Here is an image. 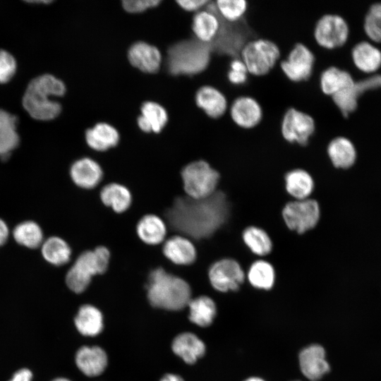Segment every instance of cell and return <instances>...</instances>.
<instances>
[{"label":"cell","mask_w":381,"mask_h":381,"mask_svg":"<svg viewBox=\"0 0 381 381\" xmlns=\"http://www.w3.org/2000/svg\"><path fill=\"white\" fill-rule=\"evenodd\" d=\"M196 106L211 119H218L228 111L229 102L225 95L211 85L200 87L195 94Z\"/></svg>","instance_id":"obj_15"},{"label":"cell","mask_w":381,"mask_h":381,"mask_svg":"<svg viewBox=\"0 0 381 381\" xmlns=\"http://www.w3.org/2000/svg\"><path fill=\"white\" fill-rule=\"evenodd\" d=\"M327 156L336 168L348 169L356 162V151L350 140L337 136L329 141L327 147Z\"/></svg>","instance_id":"obj_26"},{"label":"cell","mask_w":381,"mask_h":381,"mask_svg":"<svg viewBox=\"0 0 381 381\" xmlns=\"http://www.w3.org/2000/svg\"><path fill=\"white\" fill-rule=\"evenodd\" d=\"M242 238L246 246L256 255L265 256L272 251V240L268 234L260 227H247L243 231Z\"/></svg>","instance_id":"obj_35"},{"label":"cell","mask_w":381,"mask_h":381,"mask_svg":"<svg viewBox=\"0 0 381 381\" xmlns=\"http://www.w3.org/2000/svg\"><path fill=\"white\" fill-rule=\"evenodd\" d=\"M286 192L296 200L308 198L314 189V181L305 169H294L284 176Z\"/></svg>","instance_id":"obj_29"},{"label":"cell","mask_w":381,"mask_h":381,"mask_svg":"<svg viewBox=\"0 0 381 381\" xmlns=\"http://www.w3.org/2000/svg\"><path fill=\"white\" fill-rule=\"evenodd\" d=\"M70 175L78 186L84 189H92L102 181L103 171L100 165L94 159L83 157L73 163Z\"/></svg>","instance_id":"obj_20"},{"label":"cell","mask_w":381,"mask_h":381,"mask_svg":"<svg viewBox=\"0 0 381 381\" xmlns=\"http://www.w3.org/2000/svg\"><path fill=\"white\" fill-rule=\"evenodd\" d=\"M315 65V54L308 46L301 42L296 43L279 62L285 77L296 83L309 80L313 76Z\"/></svg>","instance_id":"obj_9"},{"label":"cell","mask_w":381,"mask_h":381,"mask_svg":"<svg viewBox=\"0 0 381 381\" xmlns=\"http://www.w3.org/2000/svg\"><path fill=\"white\" fill-rule=\"evenodd\" d=\"M250 284L259 289H270L275 281V271L271 263L264 260L253 262L248 272Z\"/></svg>","instance_id":"obj_34"},{"label":"cell","mask_w":381,"mask_h":381,"mask_svg":"<svg viewBox=\"0 0 381 381\" xmlns=\"http://www.w3.org/2000/svg\"><path fill=\"white\" fill-rule=\"evenodd\" d=\"M65 92L66 86L61 80L44 74L30 82L23 98V105L33 119L52 120L61 113V106L49 97L62 96Z\"/></svg>","instance_id":"obj_3"},{"label":"cell","mask_w":381,"mask_h":381,"mask_svg":"<svg viewBox=\"0 0 381 381\" xmlns=\"http://www.w3.org/2000/svg\"><path fill=\"white\" fill-rule=\"evenodd\" d=\"M136 233L138 238L147 245L161 243L167 234V226L164 220L153 214L144 215L137 223Z\"/></svg>","instance_id":"obj_28"},{"label":"cell","mask_w":381,"mask_h":381,"mask_svg":"<svg viewBox=\"0 0 381 381\" xmlns=\"http://www.w3.org/2000/svg\"><path fill=\"white\" fill-rule=\"evenodd\" d=\"M188 318L198 326L205 327L211 325L216 315L217 308L213 300L206 296L191 298L188 306Z\"/></svg>","instance_id":"obj_33"},{"label":"cell","mask_w":381,"mask_h":381,"mask_svg":"<svg viewBox=\"0 0 381 381\" xmlns=\"http://www.w3.org/2000/svg\"><path fill=\"white\" fill-rule=\"evenodd\" d=\"M212 58L210 43L197 38L179 41L167 51V68L173 75L193 76L209 68Z\"/></svg>","instance_id":"obj_4"},{"label":"cell","mask_w":381,"mask_h":381,"mask_svg":"<svg viewBox=\"0 0 381 381\" xmlns=\"http://www.w3.org/2000/svg\"><path fill=\"white\" fill-rule=\"evenodd\" d=\"M162 252L168 260L178 265H191L197 257V251L192 241L179 235L168 238L163 245Z\"/></svg>","instance_id":"obj_21"},{"label":"cell","mask_w":381,"mask_h":381,"mask_svg":"<svg viewBox=\"0 0 381 381\" xmlns=\"http://www.w3.org/2000/svg\"><path fill=\"white\" fill-rule=\"evenodd\" d=\"M141 114L138 117V126L145 133H158L162 131L168 121L166 109L159 104L147 101L143 103Z\"/></svg>","instance_id":"obj_25"},{"label":"cell","mask_w":381,"mask_h":381,"mask_svg":"<svg viewBox=\"0 0 381 381\" xmlns=\"http://www.w3.org/2000/svg\"><path fill=\"white\" fill-rule=\"evenodd\" d=\"M364 30L368 37L381 42V3L373 4L365 18Z\"/></svg>","instance_id":"obj_39"},{"label":"cell","mask_w":381,"mask_h":381,"mask_svg":"<svg viewBox=\"0 0 381 381\" xmlns=\"http://www.w3.org/2000/svg\"><path fill=\"white\" fill-rule=\"evenodd\" d=\"M296 381H298V380H296Z\"/></svg>","instance_id":"obj_51"},{"label":"cell","mask_w":381,"mask_h":381,"mask_svg":"<svg viewBox=\"0 0 381 381\" xmlns=\"http://www.w3.org/2000/svg\"><path fill=\"white\" fill-rule=\"evenodd\" d=\"M245 381H265L264 380H262V378L260 377H249Z\"/></svg>","instance_id":"obj_47"},{"label":"cell","mask_w":381,"mask_h":381,"mask_svg":"<svg viewBox=\"0 0 381 381\" xmlns=\"http://www.w3.org/2000/svg\"><path fill=\"white\" fill-rule=\"evenodd\" d=\"M8 236V229L5 222L0 219V246L3 245Z\"/></svg>","instance_id":"obj_45"},{"label":"cell","mask_w":381,"mask_h":381,"mask_svg":"<svg viewBox=\"0 0 381 381\" xmlns=\"http://www.w3.org/2000/svg\"><path fill=\"white\" fill-rule=\"evenodd\" d=\"M42 253L49 262L54 265H62L69 261L71 250L64 240L54 236L48 238L44 243Z\"/></svg>","instance_id":"obj_36"},{"label":"cell","mask_w":381,"mask_h":381,"mask_svg":"<svg viewBox=\"0 0 381 381\" xmlns=\"http://www.w3.org/2000/svg\"><path fill=\"white\" fill-rule=\"evenodd\" d=\"M110 257L109 250L104 246L83 252L66 274L68 287L76 294L83 292L93 276L102 274L107 270Z\"/></svg>","instance_id":"obj_5"},{"label":"cell","mask_w":381,"mask_h":381,"mask_svg":"<svg viewBox=\"0 0 381 381\" xmlns=\"http://www.w3.org/2000/svg\"><path fill=\"white\" fill-rule=\"evenodd\" d=\"M52 381H71V380L65 377H57L53 380Z\"/></svg>","instance_id":"obj_48"},{"label":"cell","mask_w":381,"mask_h":381,"mask_svg":"<svg viewBox=\"0 0 381 381\" xmlns=\"http://www.w3.org/2000/svg\"><path fill=\"white\" fill-rule=\"evenodd\" d=\"M220 28V20L213 1L205 9L196 12L192 20L194 37L201 42L210 43L216 37Z\"/></svg>","instance_id":"obj_17"},{"label":"cell","mask_w":381,"mask_h":381,"mask_svg":"<svg viewBox=\"0 0 381 381\" xmlns=\"http://www.w3.org/2000/svg\"><path fill=\"white\" fill-rule=\"evenodd\" d=\"M183 187L187 196L204 199L212 195L218 185L220 174L206 161H193L185 166L181 172Z\"/></svg>","instance_id":"obj_8"},{"label":"cell","mask_w":381,"mask_h":381,"mask_svg":"<svg viewBox=\"0 0 381 381\" xmlns=\"http://www.w3.org/2000/svg\"><path fill=\"white\" fill-rule=\"evenodd\" d=\"M212 287L221 292L236 291L243 283L245 273L240 264L231 258H223L214 262L208 271Z\"/></svg>","instance_id":"obj_13"},{"label":"cell","mask_w":381,"mask_h":381,"mask_svg":"<svg viewBox=\"0 0 381 381\" xmlns=\"http://www.w3.org/2000/svg\"><path fill=\"white\" fill-rule=\"evenodd\" d=\"M32 372L28 368H22L16 371L9 381H31Z\"/></svg>","instance_id":"obj_44"},{"label":"cell","mask_w":381,"mask_h":381,"mask_svg":"<svg viewBox=\"0 0 381 381\" xmlns=\"http://www.w3.org/2000/svg\"><path fill=\"white\" fill-rule=\"evenodd\" d=\"M160 3L159 0H125L122 6L127 12L136 13L157 6Z\"/></svg>","instance_id":"obj_41"},{"label":"cell","mask_w":381,"mask_h":381,"mask_svg":"<svg viewBox=\"0 0 381 381\" xmlns=\"http://www.w3.org/2000/svg\"><path fill=\"white\" fill-rule=\"evenodd\" d=\"M159 381H184L183 378L176 374L167 373L164 375Z\"/></svg>","instance_id":"obj_46"},{"label":"cell","mask_w":381,"mask_h":381,"mask_svg":"<svg viewBox=\"0 0 381 381\" xmlns=\"http://www.w3.org/2000/svg\"><path fill=\"white\" fill-rule=\"evenodd\" d=\"M16 71V62L13 56L5 50H0V83L9 81Z\"/></svg>","instance_id":"obj_40"},{"label":"cell","mask_w":381,"mask_h":381,"mask_svg":"<svg viewBox=\"0 0 381 381\" xmlns=\"http://www.w3.org/2000/svg\"><path fill=\"white\" fill-rule=\"evenodd\" d=\"M13 236L21 245L30 248L38 247L42 241V232L40 227L31 221L24 222L15 228Z\"/></svg>","instance_id":"obj_37"},{"label":"cell","mask_w":381,"mask_h":381,"mask_svg":"<svg viewBox=\"0 0 381 381\" xmlns=\"http://www.w3.org/2000/svg\"><path fill=\"white\" fill-rule=\"evenodd\" d=\"M100 199L105 206L110 207L116 213H122L130 207L132 195L125 186L110 183L101 190Z\"/></svg>","instance_id":"obj_30"},{"label":"cell","mask_w":381,"mask_h":381,"mask_svg":"<svg viewBox=\"0 0 381 381\" xmlns=\"http://www.w3.org/2000/svg\"><path fill=\"white\" fill-rule=\"evenodd\" d=\"M210 0H179L177 1V4L183 10L187 11H195L198 12L205 8Z\"/></svg>","instance_id":"obj_43"},{"label":"cell","mask_w":381,"mask_h":381,"mask_svg":"<svg viewBox=\"0 0 381 381\" xmlns=\"http://www.w3.org/2000/svg\"><path fill=\"white\" fill-rule=\"evenodd\" d=\"M173 352L188 364L195 363L205 352L204 342L192 332L177 335L171 344Z\"/></svg>","instance_id":"obj_23"},{"label":"cell","mask_w":381,"mask_h":381,"mask_svg":"<svg viewBox=\"0 0 381 381\" xmlns=\"http://www.w3.org/2000/svg\"><path fill=\"white\" fill-rule=\"evenodd\" d=\"M225 81H227V80H224V81L223 82V83H224ZM228 101H230V100H228ZM231 101H232V100H231Z\"/></svg>","instance_id":"obj_50"},{"label":"cell","mask_w":381,"mask_h":381,"mask_svg":"<svg viewBox=\"0 0 381 381\" xmlns=\"http://www.w3.org/2000/svg\"><path fill=\"white\" fill-rule=\"evenodd\" d=\"M228 83V81H225V82L223 83V86L224 85V83ZM222 90H221V91H222ZM226 98H227V97H226ZM227 99H228V100H233V99H228V98H227Z\"/></svg>","instance_id":"obj_49"},{"label":"cell","mask_w":381,"mask_h":381,"mask_svg":"<svg viewBox=\"0 0 381 381\" xmlns=\"http://www.w3.org/2000/svg\"><path fill=\"white\" fill-rule=\"evenodd\" d=\"M225 76L229 84L233 86L238 87L246 83L249 77V73L246 71L231 70L227 66Z\"/></svg>","instance_id":"obj_42"},{"label":"cell","mask_w":381,"mask_h":381,"mask_svg":"<svg viewBox=\"0 0 381 381\" xmlns=\"http://www.w3.org/2000/svg\"><path fill=\"white\" fill-rule=\"evenodd\" d=\"M147 297L155 308L180 310L191 299V289L183 279L167 272L162 267L152 270L146 285Z\"/></svg>","instance_id":"obj_2"},{"label":"cell","mask_w":381,"mask_h":381,"mask_svg":"<svg viewBox=\"0 0 381 381\" xmlns=\"http://www.w3.org/2000/svg\"><path fill=\"white\" fill-rule=\"evenodd\" d=\"M228 113L235 125L247 130L258 126L263 115L260 103L248 95L234 98L229 104Z\"/></svg>","instance_id":"obj_14"},{"label":"cell","mask_w":381,"mask_h":381,"mask_svg":"<svg viewBox=\"0 0 381 381\" xmlns=\"http://www.w3.org/2000/svg\"><path fill=\"white\" fill-rule=\"evenodd\" d=\"M17 117L0 109V157L7 159L19 143Z\"/></svg>","instance_id":"obj_31"},{"label":"cell","mask_w":381,"mask_h":381,"mask_svg":"<svg viewBox=\"0 0 381 381\" xmlns=\"http://www.w3.org/2000/svg\"><path fill=\"white\" fill-rule=\"evenodd\" d=\"M214 3L218 15L231 23L241 20L248 8L247 0H217Z\"/></svg>","instance_id":"obj_38"},{"label":"cell","mask_w":381,"mask_h":381,"mask_svg":"<svg viewBox=\"0 0 381 381\" xmlns=\"http://www.w3.org/2000/svg\"><path fill=\"white\" fill-rule=\"evenodd\" d=\"M128 59L133 66L147 73H156L162 64L160 51L154 45L143 41L136 42L130 47Z\"/></svg>","instance_id":"obj_18"},{"label":"cell","mask_w":381,"mask_h":381,"mask_svg":"<svg viewBox=\"0 0 381 381\" xmlns=\"http://www.w3.org/2000/svg\"><path fill=\"white\" fill-rule=\"evenodd\" d=\"M349 25L345 19L335 13H326L315 23L313 38L317 45L325 50L343 47L348 40Z\"/></svg>","instance_id":"obj_10"},{"label":"cell","mask_w":381,"mask_h":381,"mask_svg":"<svg viewBox=\"0 0 381 381\" xmlns=\"http://www.w3.org/2000/svg\"><path fill=\"white\" fill-rule=\"evenodd\" d=\"M219 30L210 43L212 55L231 59L239 58L244 45L248 41L258 38V35L248 23L245 16L234 23L226 21L219 16Z\"/></svg>","instance_id":"obj_6"},{"label":"cell","mask_w":381,"mask_h":381,"mask_svg":"<svg viewBox=\"0 0 381 381\" xmlns=\"http://www.w3.org/2000/svg\"><path fill=\"white\" fill-rule=\"evenodd\" d=\"M76 329L82 335L95 337L100 334L104 327L103 315L95 306L85 304L80 307L75 317Z\"/></svg>","instance_id":"obj_27"},{"label":"cell","mask_w":381,"mask_h":381,"mask_svg":"<svg viewBox=\"0 0 381 381\" xmlns=\"http://www.w3.org/2000/svg\"><path fill=\"white\" fill-rule=\"evenodd\" d=\"M119 139L118 131L107 123H97L85 132V140L88 146L99 152L116 146Z\"/></svg>","instance_id":"obj_24"},{"label":"cell","mask_w":381,"mask_h":381,"mask_svg":"<svg viewBox=\"0 0 381 381\" xmlns=\"http://www.w3.org/2000/svg\"><path fill=\"white\" fill-rule=\"evenodd\" d=\"M351 56L355 66L365 73L375 72L381 66L380 51L367 42L357 44L352 49Z\"/></svg>","instance_id":"obj_32"},{"label":"cell","mask_w":381,"mask_h":381,"mask_svg":"<svg viewBox=\"0 0 381 381\" xmlns=\"http://www.w3.org/2000/svg\"><path fill=\"white\" fill-rule=\"evenodd\" d=\"M282 214L290 230L303 234L318 224L320 210L318 202L314 199L296 200L284 206Z\"/></svg>","instance_id":"obj_11"},{"label":"cell","mask_w":381,"mask_h":381,"mask_svg":"<svg viewBox=\"0 0 381 381\" xmlns=\"http://www.w3.org/2000/svg\"><path fill=\"white\" fill-rule=\"evenodd\" d=\"M299 365L303 375L311 381L320 380L330 369L325 351L318 344L308 346L300 352Z\"/></svg>","instance_id":"obj_16"},{"label":"cell","mask_w":381,"mask_h":381,"mask_svg":"<svg viewBox=\"0 0 381 381\" xmlns=\"http://www.w3.org/2000/svg\"><path fill=\"white\" fill-rule=\"evenodd\" d=\"M240 57L249 75L256 77L268 74L282 59L277 44L260 37L248 41L243 47Z\"/></svg>","instance_id":"obj_7"},{"label":"cell","mask_w":381,"mask_h":381,"mask_svg":"<svg viewBox=\"0 0 381 381\" xmlns=\"http://www.w3.org/2000/svg\"><path fill=\"white\" fill-rule=\"evenodd\" d=\"M78 368L88 377L101 375L108 364V357L103 349L97 346H83L75 353Z\"/></svg>","instance_id":"obj_19"},{"label":"cell","mask_w":381,"mask_h":381,"mask_svg":"<svg viewBox=\"0 0 381 381\" xmlns=\"http://www.w3.org/2000/svg\"><path fill=\"white\" fill-rule=\"evenodd\" d=\"M354 83L351 75L348 71L334 66L324 68L319 76V86L322 93L330 97L353 87Z\"/></svg>","instance_id":"obj_22"},{"label":"cell","mask_w":381,"mask_h":381,"mask_svg":"<svg viewBox=\"0 0 381 381\" xmlns=\"http://www.w3.org/2000/svg\"><path fill=\"white\" fill-rule=\"evenodd\" d=\"M164 215L174 230L195 239L205 238L225 223L229 202L222 191L204 199L178 197Z\"/></svg>","instance_id":"obj_1"},{"label":"cell","mask_w":381,"mask_h":381,"mask_svg":"<svg viewBox=\"0 0 381 381\" xmlns=\"http://www.w3.org/2000/svg\"><path fill=\"white\" fill-rule=\"evenodd\" d=\"M280 129L282 138L287 143L305 147L315 133V123L308 114L289 107L282 116Z\"/></svg>","instance_id":"obj_12"}]
</instances>
